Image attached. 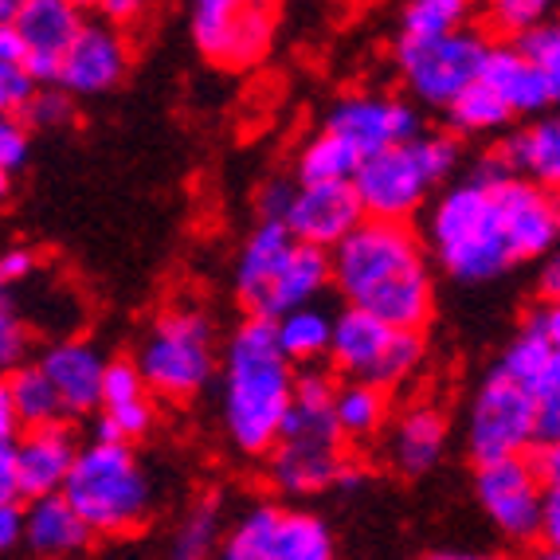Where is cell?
<instances>
[{
  "label": "cell",
  "instance_id": "obj_1",
  "mask_svg": "<svg viewBox=\"0 0 560 560\" xmlns=\"http://www.w3.org/2000/svg\"><path fill=\"white\" fill-rule=\"evenodd\" d=\"M329 287L396 329H423L435 314L431 262L408 220L361 215L329 247Z\"/></svg>",
  "mask_w": 560,
  "mask_h": 560
},
{
  "label": "cell",
  "instance_id": "obj_2",
  "mask_svg": "<svg viewBox=\"0 0 560 560\" xmlns=\"http://www.w3.org/2000/svg\"><path fill=\"white\" fill-rule=\"evenodd\" d=\"M290 388H294V364L275 341L271 318L247 314V322H240V329L228 337L224 393H220L224 435L240 455L271 451L290 408Z\"/></svg>",
  "mask_w": 560,
  "mask_h": 560
},
{
  "label": "cell",
  "instance_id": "obj_3",
  "mask_svg": "<svg viewBox=\"0 0 560 560\" xmlns=\"http://www.w3.org/2000/svg\"><path fill=\"white\" fill-rule=\"evenodd\" d=\"M498 165H502L498 153L486 158L467 180L435 197L428 212L423 252L458 282H490L514 267V255L498 224L494 192H490V177Z\"/></svg>",
  "mask_w": 560,
  "mask_h": 560
},
{
  "label": "cell",
  "instance_id": "obj_4",
  "mask_svg": "<svg viewBox=\"0 0 560 560\" xmlns=\"http://www.w3.org/2000/svg\"><path fill=\"white\" fill-rule=\"evenodd\" d=\"M334 376L322 369L294 373L290 408L282 416L279 440L271 443V486L287 498H310L337 486L346 470L341 431L334 423Z\"/></svg>",
  "mask_w": 560,
  "mask_h": 560
},
{
  "label": "cell",
  "instance_id": "obj_5",
  "mask_svg": "<svg viewBox=\"0 0 560 560\" xmlns=\"http://www.w3.org/2000/svg\"><path fill=\"white\" fill-rule=\"evenodd\" d=\"M59 494L75 505L94 537H130L153 514L150 470L126 440H91L79 447Z\"/></svg>",
  "mask_w": 560,
  "mask_h": 560
},
{
  "label": "cell",
  "instance_id": "obj_6",
  "mask_svg": "<svg viewBox=\"0 0 560 560\" xmlns=\"http://www.w3.org/2000/svg\"><path fill=\"white\" fill-rule=\"evenodd\" d=\"M458 168V141L443 133H416L364 153L353 173V192L364 215L411 220L428 197Z\"/></svg>",
  "mask_w": 560,
  "mask_h": 560
},
{
  "label": "cell",
  "instance_id": "obj_7",
  "mask_svg": "<svg viewBox=\"0 0 560 560\" xmlns=\"http://www.w3.org/2000/svg\"><path fill=\"white\" fill-rule=\"evenodd\" d=\"M141 384L165 400H192L215 373V334L200 310H168L138 349Z\"/></svg>",
  "mask_w": 560,
  "mask_h": 560
},
{
  "label": "cell",
  "instance_id": "obj_8",
  "mask_svg": "<svg viewBox=\"0 0 560 560\" xmlns=\"http://www.w3.org/2000/svg\"><path fill=\"white\" fill-rule=\"evenodd\" d=\"M486 47L490 44L482 32H470L467 24L443 36H400L396 67L408 91L416 94V103L443 110L470 79H478Z\"/></svg>",
  "mask_w": 560,
  "mask_h": 560
},
{
  "label": "cell",
  "instance_id": "obj_9",
  "mask_svg": "<svg viewBox=\"0 0 560 560\" xmlns=\"http://www.w3.org/2000/svg\"><path fill=\"white\" fill-rule=\"evenodd\" d=\"M228 560H329L334 533L322 517L282 505H255L220 541Z\"/></svg>",
  "mask_w": 560,
  "mask_h": 560
},
{
  "label": "cell",
  "instance_id": "obj_10",
  "mask_svg": "<svg viewBox=\"0 0 560 560\" xmlns=\"http://www.w3.org/2000/svg\"><path fill=\"white\" fill-rule=\"evenodd\" d=\"M192 39L200 56L220 67H255L275 39L267 0H192Z\"/></svg>",
  "mask_w": 560,
  "mask_h": 560
},
{
  "label": "cell",
  "instance_id": "obj_11",
  "mask_svg": "<svg viewBox=\"0 0 560 560\" xmlns=\"http://www.w3.org/2000/svg\"><path fill=\"white\" fill-rule=\"evenodd\" d=\"M533 396L498 369L478 384L467 411V451L475 463L522 455L533 443Z\"/></svg>",
  "mask_w": 560,
  "mask_h": 560
},
{
  "label": "cell",
  "instance_id": "obj_12",
  "mask_svg": "<svg viewBox=\"0 0 560 560\" xmlns=\"http://www.w3.org/2000/svg\"><path fill=\"white\" fill-rule=\"evenodd\" d=\"M490 192H494L498 224H502L505 247H510L514 262L552 255V243H557L560 232L557 188H545L537 180H525L505 165H498L494 177H490Z\"/></svg>",
  "mask_w": 560,
  "mask_h": 560
},
{
  "label": "cell",
  "instance_id": "obj_13",
  "mask_svg": "<svg viewBox=\"0 0 560 560\" xmlns=\"http://www.w3.org/2000/svg\"><path fill=\"white\" fill-rule=\"evenodd\" d=\"M475 498L482 514L490 517L505 541L517 549L537 545V517H541V490L545 486L533 478L522 455L490 458L475 463Z\"/></svg>",
  "mask_w": 560,
  "mask_h": 560
},
{
  "label": "cell",
  "instance_id": "obj_14",
  "mask_svg": "<svg viewBox=\"0 0 560 560\" xmlns=\"http://www.w3.org/2000/svg\"><path fill=\"white\" fill-rule=\"evenodd\" d=\"M130 67V47L121 36L118 24L110 20H91L79 24L75 39L63 47L59 56L56 83L63 86L71 98H91V94H106L126 79Z\"/></svg>",
  "mask_w": 560,
  "mask_h": 560
},
{
  "label": "cell",
  "instance_id": "obj_15",
  "mask_svg": "<svg viewBox=\"0 0 560 560\" xmlns=\"http://www.w3.org/2000/svg\"><path fill=\"white\" fill-rule=\"evenodd\" d=\"M533 400L560 393V306L541 299L525 314L522 334L510 341L498 364Z\"/></svg>",
  "mask_w": 560,
  "mask_h": 560
},
{
  "label": "cell",
  "instance_id": "obj_16",
  "mask_svg": "<svg viewBox=\"0 0 560 560\" xmlns=\"http://www.w3.org/2000/svg\"><path fill=\"white\" fill-rule=\"evenodd\" d=\"M361 215V200L349 180H299L287 200L282 224L299 243H314L329 252Z\"/></svg>",
  "mask_w": 560,
  "mask_h": 560
},
{
  "label": "cell",
  "instance_id": "obj_17",
  "mask_svg": "<svg viewBox=\"0 0 560 560\" xmlns=\"http://www.w3.org/2000/svg\"><path fill=\"white\" fill-rule=\"evenodd\" d=\"M326 130L353 141L364 158V153L384 150L393 141L423 133V118L416 114V106L400 103V98H388V94H349V98H341L334 106Z\"/></svg>",
  "mask_w": 560,
  "mask_h": 560
},
{
  "label": "cell",
  "instance_id": "obj_18",
  "mask_svg": "<svg viewBox=\"0 0 560 560\" xmlns=\"http://www.w3.org/2000/svg\"><path fill=\"white\" fill-rule=\"evenodd\" d=\"M12 24L28 47L24 71L32 75V83H56L59 56L75 39L79 24H83V9L71 0H20Z\"/></svg>",
  "mask_w": 560,
  "mask_h": 560
},
{
  "label": "cell",
  "instance_id": "obj_19",
  "mask_svg": "<svg viewBox=\"0 0 560 560\" xmlns=\"http://www.w3.org/2000/svg\"><path fill=\"white\" fill-rule=\"evenodd\" d=\"M329 287V252L314 247V243H290V252L282 255V262L271 271V279L262 282L259 299L247 306V314L255 318H279L287 310L318 302V294Z\"/></svg>",
  "mask_w": 560,
  "mask_h": 560
},
{
  "label": "cell",
  "instance_id": "obj_20",
  "mask_svg": "<svg viewBox=\"0 0 560 560\" xmlns=\"http://www.w3.org/2000/svg\"><path fill=\"white\" fill-rule=\"evenodd\" d=\"M79 440L63 420L24 428L16 435V467H20V490L24 498L56 494L63 486L67 470L75 463Z\"/></svg>",
  "mask_w": 560,
  "mask_h": 560
},
{
  "label": "cell",
  "instance_id": "obj_21",
  "mask_svg": "<svg viewBox=\"0 0 560 560\" xmlns=\"http://www.w3.org/2000/svg\"><path fill=\"white\" fill-rule=\"evenodd\" d=\"M478 79L510 106V114H541L560 98V83H552L549 75H541L514 44L486 47Z\"/></svg>",
  "mask_w": 560,
  "mask_h": 560
},
{
  "label": "cell",
  "instance_id": "obj_22",
  "mask_svg": "<svg viewBox=\"0 0 560 560\" xmlns=\"http://www.w3.org/2000/svg\"><path fill=\"white\" fill-rule=\"evenodd\" d=\"M44 376L59 396L63 416H91L103 400V353L91 341H59L39 361Z\"/></svg>",
  "mask_w": 560,
  "mask_h": 560
},
{
  "label": "cell",
  "instance_id": "obj_23",
  "mask_svg": "<svg viewBox=\"0 0 560 560\" xmlns=\"http://www.w3.org/2000/svg\"><path fill=\"white\" fill-rule=\"evenodd\" d=\"M20 545L36 557H79L94 545V533L63 494L24 498V537Z\"/></svg>",
  "mask_w": 560,
  "mask_h": 560
},
{
  "label": "cell",
  "instance_id": "obj_24",
  "mask_svg": "<svg viewBox=\"0 0 560 560\" xmlns=\"http://www.w3.org/2000/svg\"><path fill=\"white\" fill-rule=\"evenodd\" d=\"M396 326L373 318L369 310L346 306L334 318V329H329V349L326 357L334 361V369L341 376H353V381H373L376 364H381V353L388 346Z\"/></svg>",
  "mask_w": 560,
  "mask_h": 560
},
{
  "label": "cell",
  "instance_id": "obj_25",
  "mask_svg": "<svg viewBox=\"0 0 560 560\" xmlns=\"http://www.w3.org/2000/svg\"><path fill=\"white\" fill-rule=\"evenodd\" d=\"M447 451V416L431 404H411L393 428L388 440V458L404 478H420L440 467Z\"/></svg>",
  "mask_w": 560,
  "mask_h": 560
},
{
  "label": "cell",
  "instance_id": "obj_26",
  "mask_svg": "<svg viewBox=\"0 0 560 560\" xmlns=\"http://www.w3.org/2000/svg\"><path fill=\"white\" fill-rule=\"evenodd\" d=\"M502 165L525 180H537L545 188L560 185V126L552 118L529 121L525 130L510 133L498 150Z\"/></svg>",
  "mask_w": 560,
  "mask_h": 560
},
{
  "label": "cell",
  "instance_id": "obj_27",
  "mask_svg": "<svg viewBox=\"0 0 560 560\" xmlns=\"http://www.w3.org/2000/svg\"><path fill=\"white\" fill-rule=\"evenodd\" d=\"M290 228L282 220H262L259 215V228L247 235L240 252V262H235V290H240V302L243 306H252L259 299L262 282L271 279V271L282 262V255L290 252Z\"/></svg>",
  "mask_w": 560,
  "mask_h": 560
},
{
  "label": "cell",
  "instance_id": "obj_28",
  "mask_svg": "<svg viewBox=\"0 0 560 560\" xmlns=\"http://www.w3.org/2000/svg\"><path fill=\"white\" fill-rule=\"evenodd\" d=\"M337 384L334 388V423L341 431V440H373L384 431V420H388V388L373 381H353Z\"/></svg>",
  "mask_w": 560,
  "mask_h": 560
},
{
  "label": "cell",
  "instance_id": "obj_29",
  "mask_svg": "<svg viewBox=\"0 0 560 560\" xmlns=\"http://www.w3.org/2000/svg\"><path fill=\"white\" fill-rule=\"evenodd\" d=\"M275 341L287 353L290 364H318L329 349V329H334V314L318 302L294 306L271 322Z\"/></svg>",
  "mask_w": 560,
  "mask_h": 560
},
{
  "label": "cell",
  "instance_id": "obj_30",
  "mask_svg": "<svg viewBox=\"0 0 560 560\" xmlns=\"http://www.w3.org/2000/svg\"><path fill=\"white\" fill-rule=\"evenodd\" d=\"M9 376V393L12 404H16L20 428H39V423L63 420V408H59V396L51 388V381L44 376L39 364H24L20 361Z\"/></svg>",
  "mask_w": 560,
  "mask_h": 560
},
{
  "label": "cell",
  "instance_id": "obj_31",
  "mask_svg": "<svg viewBox=\"0 0 560 560\" xmlns=\"http://www.w3.org/2000/svg\"><path fill=\"white\" fill-rule=\"evenodd\" d=\"M447 118H451V126H455L458 133H490V130H502L505 121L514 118L510 114V106L498 98L490 86L482 83V79H470L463 91L451 98L447 106Z\"/></svg>",
  "mask_w": 560,
  "mask_h": 560
},
{
  "label": "cell",
  "instance_id": "obj_32",
  "mask_svg": "<svg viewBox=\"0 0 560 560\" xmlns=\"http://www.w3.org/2000/svg\"><path fill=\"white\" fill-rule=\"evenodd\" d=\"M224 541V510L215 498H200L173 533V557L180 560H205L212 557Z\"/></svg>",
  "mask_w": 560,
  "mask_h": 560
},
{
  "label": "cell",
  "instance_id": "obj_33",
  "mask_svg": "<svg viewBox=\"0 0 560 560\" xmlns=\"http://www.w3.org/2000/svg\"><path fill=\"white\" fill-rule=\"evenodd\" d=\"M357 165H361V150L341 133L326 130L302 150L299 180H353Z\"/></svg>",
  "mask_w": 560,
  "mask_h": 560
},
{
  "label": "cell",
  "instance_id": "obj_34",
  "mask_svg": "<svg viewBox=\"0 0 560 560\" xmlns=\"http://www.w3.org/2000/svg\"><path fill=\"white\" fill-rule=\"evenodd\" d=\"M158 423V411H153L150 393L133 396V400H121L103 408V416L94 420V440H126V443H138L145 440Z\"/></svg>",
  "mask_w": 560,
  "mask_h": 560
},
{
  "label": "cell",
  "instance_id": "obj_35",
  "mask_svg": "<svg viewBox=\"0 0 560 560\" xmlns=\"http://www.w3.org/2000/svg\"><path fill=\"white\" fill-rule=\"evenodd\" d=\"M470 20V0H408L400 36H443Z\"/></svg>",
  "mask_w": 560,
  "mask_h": 560
},
{
  "label": "cell",
  "instance_id": "obj_36",
  "mask_svg": "<svg viewBox=\"0 0 560 560\" xmlns=\"http://www.w3.org/2000/svg\"><path fill=\"white\" fill-rule=\"evenodd\" d=\"M420 361H423V329H393V337H388V346L381 353V364H376L373 373V384L396 388L408 376H416Z\"/></svg>",
  "mask_w": 560,
  "mask_h": 560
},
{
  "label": "cell",
  "instance_id": "obj_37",
  "mask_svg": "<svg viewBox=\"0 0 560 560\" xmlns=\"http://www.w3.org/2000/svg\"><path fill=\"white\" fill-rule=\"evenodd\" d=\"M16 118L28 130H63V126L75 121V103H71V94L59 83H36V91L16 110Z\"/></svg>",
  "mask_w": 560,
  "mask_h": 560
},
{
  "label": "cell",
  "instance_id": "obj_38",
  "mask_svg": "<svg viewBox=\"0 0 560 560\" xmlns=\"http://www.w3.org/2000/svg\"><path fill=\"white\" fill-rule=\"evenodd\" d=\"M510 39H514L517 51H522L541 75L560 83V28L552 20H541V24H533V28L517 32V36H510Z\"/></svg>",
  "mask_w": 560,
  "mask_h": 560
},
{
  "label": "cell",
  "instance_id": "obj_39",
  "mask_svg": "<svg viewBox=\"0 0 560 560\" xmlns=\"http://www.w3.org/2000/svg\"><path fill=\"white\" fill-rule=\"evenodd\" d=\"M552 9H557V0H490L486 12H490V28L510 39V36H517V32L549 20Z\"/></svg>",
  "mask_w": 560,
  "mask_h": 560
},
{
  "label": "cell",
  "instance_id": "obj_40",
  "mask_svg": "<svg viewBox=\"0 0 560 560\" xmlns=\"http://www.w3.org/2000/svg\"><path fill=\"white\" fill-rule=\"evenodd\" d=\"M141 393H150V388L141 384L138 364H133V361H106V369H103V400H98V408L133 400V396H141Z\"/></svg>",
  "mask_w": 560,
  "mask_h": 560
},
{
  "label": "cell",
  "instance_id": "obj_41",
  "mask_svg": "<svg viewBox=\"0 0 560 560\" xmlns=\"http://www.w3.org/2000/svg\"><path fill=\"white\" fill-rule=\"evenodd\" d=\"M24 353H28V329L9 310V302H0V373H12Z\"/></svg>",
  "mask_w": 560,
  "mask_h": 560
},
{
  "label": "cell",
  "instance_id": "obj_42",
  "mask_svg": "<svg viewBox=\"0 0 560 560\" xmlns=\"http://www.w3.org/2000/svg\"><path fill=\"white\" fill-rule=\"evenodd\" d=\"M28 161V126L16 114L0 110V168H20Z\"/></svg>",
  "mask_w": 560,
  "mask_h": 560
},
{
  "label": "cell",
  "instance_id": "obj_43",
  "mask_svg": "<svg viewBox=\"0 0 560 560\" xmlns=\"http://www.w3.org/2000/svg\"><path fill=\"white\" fill-rule=\"evenodd\" d=\"M32 91H36V83H32V75L24 71V63H9V59H0V110L16 114L20 106L28 103Z\"/></svg>",
  "mask_w": 560,
  "mask_h": 560
},
{
  "label": "cell",
  "instance_id": "obj_44",
  "mask_svg": "<svg viewBox=\"0 0 560 560\" xmlns=\"http://www.w3.org/2000/svg\"><path fill=\"white\" fill-rule=\"evenodd\" d=\"M537 545H545V552H557L560 549V486H545V490H541Z\"/></svg>",
  "mask_w": 560,
  "mask_h": 560
},
{
  "label": "cell",
  "instance_id": "obj_45",
  "mask_svg": "<svg viewBox=\"0 0 560 560\" xmlns=\"http://www.w3.org/2000/svg\"><path fill=\"white\" fill-rule=\"evenodd\" d=\"M522 458L541 486H560V447L557 443H529V447L522 451Z\"/></svg>",
  "mask_w": 560,
  "mask_h": 560
},
{
  "label": "cell",
  "instance_id": "obj_46",
  "mask_svg": "<svg viewBox=\"0 0 560 560\" xmlns=\"http://www.w3.org/2000/svg\"><path fill=\"white\" fill-rule=\"evenodd\" d=\"M0 502H24L20 467H16V440L0 443Z\"/></svg>",
  "mask_w": 560,
  "mask_h": 560
},
{
  "label": "cell",
  "instance_id": "obj_47",
  "mask_svg": "<svg viewBox=\"0 0 560 560\" xmlns=\"http://www.w3.org/2000/svg\"><path fill=\"white\" fill-rule=\"evenodd\" d=\"M32 271H36V255L24 252V247H12V252L0 255V287L4 290L16 287V282H24Z\"/></svg>",
  "mask_w": 560,
  "mask_h": 560
},
{
  "label": "cell",
  "instance_id": "obj_48",
  "mask_svg": "<svg viewBox=\"0 0 560 560\" xmlns=\"http://www.w3.org/2000/svg\"><path fill=\"white\" fill-rule=\"evenodd\" d=\"M24 537V502H0V552L20 549Z\"/></svg>",
  "mask_w": 560,
  "mask_h": 560
},
{
  "label": "cell",
  "instance_id": "obj_49",
  "mask_svg": "<svg viewBox=\"0 0 560 560\" xmlns=\"http://www.w3.org/2000/svg\"><path fill=\"white\" fill-rule=\"evenodd\" d=\"M91 9L103 12V20H110V24H133V20L141 16V12L150 9V0H91Z\"/></svg>",
  "mask_w": 560,
  "mask_h": 560
},
{
  "label": "cell",
  "instance_id": "obj_50",
  "mask_svg": "<svg viewBox=\"0 0 560 560\" xmlns=\"http://www.w3.org/2000/svg\"><path fill=\"white\" fill-rule=\"evenodd\" d=\"M290 192H294V185H287V180H271V185L262 188L259 192V215L262 220H282Z\"/></svg>",
  "mask_w": 560,
  "mask_h": 560
},
{
  "label": "cell",
  "instance_id": "obj_51",
  "mask_svg": "<svg viewBox=\"0 0 560 560\" xmlns=\"http://www.w3.org/2000/svg\"><path fill=\"white\" fill-rule=\"evenodd\" d=\"M20 416H16V404H12L9 393V376L0 373V443H12L20 435Z\"/></svg>",
  "mask_w": 560,
  "mask_h": 560
},
{
  "label": "cell",
  "instance_id": "obj_52",
  "mask_svg": "<svg viewBox=\"0 0 560 560\" xmlns=\"http://www.w3.org/2000/svg\"><path fill=\"white\" fill-rule=\"evenodd\" d=\"M24 39H20V32H16V24H0V59H9V63H24Z\"/></svg>",
  "mask_w": 560,
  "mask_h": 560
},
{
  "label": "cell",
  "instance_id": "obj_53",
  "mask_svg": "<svg viewBox=\"0 0 560 560\" xmlns=\"http://www.w3.org/2000/svg\"><path fill=\"white\" fill-rule=\"evenodd\" d=\"M560 294V259H549L545 255V271H541V299L557 302Z\"/></svg>",
  "mask_w": 560,
  "mask_h": 560
},
{
  "label": "cell",
  "instance_id": "obj_54",
  "mask_svg": "<svg viewBox=\"0 0 560 560\" xmlns=\"http://www.w3.org/2000/svg\"><path fill=\"white\" fill-rule=\"evenodd\" d=\"M20 0H0V24H9L12 16H16Z\"/></svg>",
  "mask_w": 560,
  "mask_h": 560
},
{
  "label": "cell",
  "instance_id": "obj_55",
  "mask_svg": "<svg viewBox=\"0 0 560 560\" xmlns=\"http://www.w3.org/2000/svg\"><path fill=\"white\" fill-rule=\"evenodd\" d=\"M9 168H0V205H4V200H9Z\"/></svg>",
  "mask_w": 560,
  "mask_h": 560
},
{
  "label": "cell",
  "instance_id": "obj_56",
  "mask_svg": "<svg viewBox=\"0 0 560 560\" xmlns=\"http://www.w3.org/2000/svg\"><path fill=\"white\" fill-rule=\"evenodd\" d=\"M71 4H79V9H91V0H71Z\"/></svg>",
  "mask_w": 560,
  "mask_h": 560
},
{
  "label": "cell",
  "instance_id": "obj_57",
  "mask_svg": "<svg viewBox=\"0 0 560 560\" xmlns=\"http://www.w3.org/2000/svg\"><path fill=\"white\" fill-rule=\"evenodd\" d=\"M0 302H4V287H0Z\"/></svg>",
  "mask_w": 560,
  "mask_h": 560
}]
</instances>
